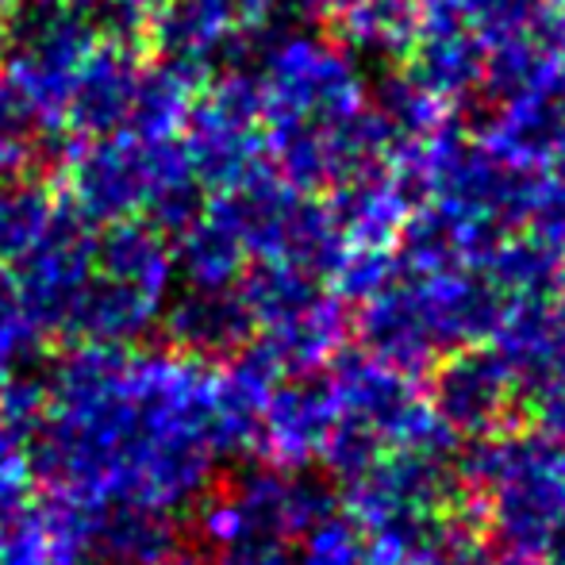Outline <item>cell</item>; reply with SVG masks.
I'll return each mask as SVG.
<instances>
[{
	"label": "cell",
	"mask_w": 565,
	"mask_h": 565,
	"mask_svg": "<svg viewBox=\"0 0 565 565\" xmlns=\"http://www.w3.org/2000/svg\"><path fill=\"white\" fill-rule=\"evenodd\" d=\"M250 323L243 297H231V289H193L166 316L173 347L193 358L238 350V342L250 335Z\"/></svg>",
	"instance_id": "8992f818"
},
{
	"label": "cell",
	"mask_w": 565,
	"mask_h": 565,
	"mask_svg": "<svg viewBox=\"0 0 565 565\" xmlns=\"http://www.w3.org/2000/svg\"><path fill=\"white\" fill-rule=\"evenodd\" d=\"M258 85L262 116L269 124H342L370 105L354 62L305 31L285 35L269 51L266 77Z\"/></svg>",
	"instance_id": "7a4b0ae2"
},
{
	"label": "cell",
	"mask_w": 565,
	"mask_h": 565,
	"mask_svg": "<svg viewBox=\"0 0 565 565\" xmlns=\"http://www.w3.org/2000/svg\"><path fill=\"white\" fill-rule=\"evenodd\" d=\"M93 277V238L82 220L51 216L43 235L20 258V274L12 277L23 312L39 331L66 335L74 305Z\"/></svg>",
	"instance_id": "3957f363"
},
{
	"label": "cell",
	"mask_w": 565,
	"mask_h": 565,
	"mask_svg": "<svg viewBox=\"0 0 565 565\" xmlns=\"http://www.w3.org/2000/svg\"><path fill=\"white\" fill-rule=\"evenodd\" d=\"M216 454L212 377L193 354L85 342L46 381L31 473L82 508L173 512L204 489Z\"/></svg>",
	"instance_id": "6da1fadb"
},
{
	"label": "cell",
	"mask_w": 565,
	"mask_h": 565,
	"mask_svg": "<svg viewBox=\"0 0 565 565\" xmlns=\"http://www.w3.org/2000/svg\"><path fill=\"white\" fill-rule=\"evenodd\" d=\"M274 4L277 0H181L173 8V51L204 54L227 31L262 23Z\"/></svg>",
	"instance_id": "7c38bea8"
},
{
	"label": "cell",
	"mask_w": 565,
	"mask_h": 565,
	"mask_svg": "<svg viewBox=\"0 0 565 565\" xmlns=\"http://www.w3.org/2000/svg\"><path fill=\"white\" fill-rule=\"evenodd\" d=\"M39 347H43V331L23 312L12 277L0 274V373H20L23 365L35 362Z\"/></svg>",
	"instance_id": "4fadbf2b"
},
{
	"label": "cell",
	"mask_w": 565,
	"mask_h": 565,
	"mask_svg": "<svg viewBox=\"0 0 565 565\" xmlns=\"http://www.w3.org/2000/svg\"><path fill=\"white\" fill-rule=\"evenodd\" d=\"M82 546L100 565H166L178 551L170 512L142 504L82 508Z\"/></svg>",
	"instance_id": "277c9868"
},
{
	"label": "cell",
	"mask_w": 565,
	"mask_h": 565,
	"mask_svg": "<svg viewBox=\"0 0 565 565\" xmlns=\"http://www.w3.org/2000/svg\"><path fill=\"white\" fill-rule=\"evenodd\" d=\"M243 254L246 246L216 212L196 216L181 231V269L193 289H227L243 269Z\"/></svg>",
	"instance_id": "8fae6325"
},
{
	"label": "cell",
	"mask_w": 565,
	"mask_h": 565,
	"mask_svg": "<svg viewBox=\"0 0 565 565\" xmlns=\"http://www.w3.org/2000/svg\"><path fill=\"white\" fill-rule=\"evenodd\" d=\"M404 74L443 105H469L484 82V46L466 28L419 23L416 43L404 58Z\"/></svg>",
	"instance_id": "5b68a950"
},
{
	"label": "cell",
	"mask_w": 565,
	"mask_h": 565,
	"mask_svg": "<svg viewBox=\"0 0 565 565\" xmlns=\"http://www.w3.org/2000/svg\"><path fill=\"white\" fill-rule=\"evenodd\" d=\"M331 4H335V0H328V8H331Z\"/></svg>",
	"instance_id": "9a60e30c"
},
{
	"label": "cell",
	"mask_w": 565,
	"mask_h": 565,
	"mask_svg": "<svg viewBox=\"0 0 565 565\" xmlns=\"http://www.w3.org/2000/svg\"><path fill=\"white\" fill-rule=\"evenodd\" d=\"M93 269L162 300L170 292L173 258L162 246V238H158V231L124 220V224L108 227V235L100 243H93Z\"/></svg>",
	"instance_id": "ba28073f"
},
{
	"label": "cell",
	"mask_w": 565,
	"mask_h": 565,
	"mask_svg": "<svg viewBox=\"0 0 565 565\" xmlns=\"http://www.w3.org/2000/svg\"><path fill=\"white\" fill-rule=\"evenodd\" d=\"M328 424H331L328 396L312 385L285 388L274 401H266V412H262V435L269 439L277 458L285 461H300L316 447H323Z\"/></svg>",
	"instance_id": "9c48e42d"
},
{
	"label": "cell",
	"mask_w": 565,
	"mask_h": 565,
	"mask_svg": "<svg viewBox=\"0 0 565 565\" xmlns=\"http://www.w3.org/2000/svg\"><path fill=\"white\" fill-rule=\"evenodd\" d=\"M439 396L447 419L461 427H481L500 416V404L508 396L504 370L489 358H458L443 370Z\"/></svg>",
	"instance_id": "30bf717a"
},
{
	"label": "cell",
	"mask_w": 565,
	"mask_h": 565,
	"mask_svg": "<svg viewBox=\"0 0 565 565\" xmlns=\"http://www.w3.org/2000/svg\"><path fill=\"white\" fill-rule=\"evenodd\" d=\"M328 15H335L342 43L373 58H408L419 35L416 0H335Z\"/></svg>",
	"instance_id": "52a82bcc"
},
{
	"label": "cell",
	"mask_w": 565,
	"mask_h": 565,
	"mask_svg": "<svg viewBox=\"0 0 565 565\" xmlns=\"http://www.w3.org/2000/svg\"><path fill=\"white\" fill-rule=\"evenodd\" d=\"M166 565H209V562H196V558H170Z\"/></svg>",
	"instance_id": "5bb4252c"
}]
</instances>
